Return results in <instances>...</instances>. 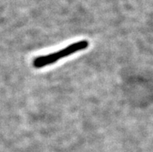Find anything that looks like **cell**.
<instances>
[{"label":"cell","mask_w":153,"mask_h":152,"mask_svg":"<svg viewBox=\"0 0 153 152\" xmlns=\"http://www.w3.org/2000/svg\"><path fill=\"white\" fill-rule=\"evenodd\" d=\"M88 47H89V42L87 41H78V42L68 45V47H66L61 50L34 58L33 62V65L36 68H41V67H44L47 65H50L51 64L58 62V60L68 57L74 53L79 51V50H84V49L87 48Z\"/></svg>","instance_id":"6da1fadb"}]
</instances>
